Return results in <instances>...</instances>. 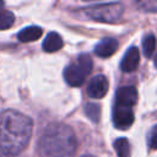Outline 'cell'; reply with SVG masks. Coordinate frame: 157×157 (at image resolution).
I'll return each instance as SVG.
<instances>
[{"label":"cell","instance_id":"obj_7","mask_svg":"<svg viewBox=\"0 0 157 157\" xmlns=\"http://www.w3.org/2000/svg\"><path fill=\"white\" fill-rule=\"evenodd\" d=\"M137 101V91L134 86L120 87L115 93V104L131 108Z\"/></svg>","mask_w":157,"mask_h":157},{"label":"cell","instance_id":"obj_5","mask_svg":"<svg viewBox=\"0 0 157 157\" xmlns=\"http://www.w3.org/2000/svg\"><path fill=\"white\" fill-rule=\"evenodd\" d=\"M112 118H113V124L117 129L125 130L130 128L134 123V112L131 108L114 104Z\"/></svg>","mask_w":157,"mask_h":157},{"label":"cell","instance_id":"obj_6","mask_svg":"<svg viewBox=\"0 0 157 157\" xmlns=\"http://www.w3.org/2000/svg\"><path fill=\"white\" fill-rule=\"evenodd\" d=\"M108 91V80L104 75H96L87 86V94L91 98H103Z\"/></svg>","mask_w":157,"mask_h":157},{"label":"cell","instance_id":"obj_1","mask_svg":"<svg viewBox=\"0 0 157 157\" xmlns=\"http://www.w3.org/2000/svg\"><path fill=\"white\" fill-rule=\"evenodd\" d=\"M33 123L29 117L15 109L0 113V151L6 156L20 155L32 136Z\"/></svg>","mask_w":157,"mask_h":157},{"label":"cell","instance_id":"obj_13","mask_svg":"<svg viewBox=\"0 0 157 157\" xmlns=\"http://www.w3.org/2000/svg\"><path fill=\"white\" fill-rule=\"evenodd\" d=\"M155 48H156V37L153 34H147L144 37V40H142V49H144V54L150 58L153 52H155Z\"/></svg>","mask_w":157,"mask_h":157},{"label":"cell","instance_id":"obj_8","mask_svg":"<svg viewBox=\"0 0 157 157\" xmlns=\"http://www.w3.org/2000/svg\"><path fill=\"white\" fill-rule=\"evenodd\" d=\"M139 61H140V54H139L137 48L130 47L120 61V69L124 72H132L137 69Z\"/></svg>","mask_w":157,"mask_h":157},{"label":"cell","instance_id":"obj_4","mask_svg":"<svg viewBox=\"0 0 157 157\" xmlns=\"http://www.w3.org/2000/svg\"><path fill=\"white\" fill-rule=\"evenodd\" d=\"M85 12L94 21L104 22V23H114L121 17L124 12V7L120 2L96 4L86 7Z\"/></svg>","mask_w":157,"mask_h":157},{"label":"cell","instance_id":"obj_16","mask_svg":"<svg viewBox=\"0 0 157 157\" xmlns=\"http://www.w3.org/2000/svg\"><path fill=\"white\" fill-rule=\"evenodd\" d=\"M147 144L152 150H157V125H153L147 135Z\"/></svg>","mask_w":157,"mask_h":157},{"label":"cell","instance_id":"obj_9","mask_svg":"<svg viewBox=\"0 0 157 157\" xmlns=\"http://www.w3.org/2000/svg\"><path fill=\"white\" fill-rule=\"evenodd\" d=\"M117 49H118V42L114 38H103L98 44H96L94 53L99 58H108L112 56Z\"/></svg>","mask_w":157,"mask_h":157},{"label":"cell","instance_id":"obj_12","mask_svg":"<svg viewBox=\"0 0 157 157\" xmlns=\"http://www.w3.org/2000/svg\"><path fill=\"white\" fill-rule=\"evenodd\" d=\"M114 150L118 157H130V145L125 137H119L114 141Z\"/></svg>","mask_w":157,"mask_h":157},{"label":"cell","instance_id":"obj_2","mask_svg":"<svg viewBox=\"0 0 157 157\" xmlns=\"http://www.w3.org/2000/svg\"><path fill=\"white\" fill-rule=\"evenodd\" d=\"M77 147L72 129L63 123L49 124L38 142L40 157H74Z\"/></svg>","mask_w":157,"mask_h":157},{"label":"cell","instance_id":"obj_17","mask_svg":"<svg viewBox=\"0 0 157 157\" xmlns=\"http://www.w3.org/2000/svg\"><path fill=\"white\" fill-rule=\"evenodd\" d=\"M2 7H4V2L0 1V10H2Z\"/></svg>","mask_w":157,"mask_h":157},{"label":"cell","instance_id":"obj_18","mask_svg":"<svg viewBox=\"0 0 157 157\" xmlns=\"http://www.w3.org/2000/svg\"><path fill=\"white\" fill-rule=\"evenodd\" d=\"M155 65H156V67H157V56H156V59H155Z\"/></svg>","mask_w":157,"mask_h":157},{"label":"cell","instance_id":"obj_19","mask_svg":"<svg viewBox=\"0 0 157 157\" xmlns=\"http://www.w3.org/2000/svg\"><path fill=\"white\" fill-rule=\"evenodd\" d=\"M82 157H92V156H82Z\"/></svg>","mask_w":157,"mask_h":157},{"label":"cell","instance_id":"obj_3","mask_svg":"<svg viewBox=\"0 0 157 157\" xmlns=\"http://www.w3.org/2000/svg\"><path fill=\"white\" fill-rule=\"evenodd\" d=\"M92 59L88 54H80L77 60L64 69V78L67 85L77 87L81 86L86 76L92 70Z\"/></svg>","mask_w":157,"mask_h":157},{"label":"cell","instance_id":"obj_11","mask_svg":"<svg viewBox=\"0 0 157 157\" xmlns=\"http://www.w3.org/2000/svg\"><path fill=\"white\" fill-rule=\"evenodd\" d=\"M42 28L38 26H29V27H25L23 29H21L18 32V39L21 42L28 43V42H34L38 38H40L42 36Z\"/></svg>","mask_w":157,"mask_h":157},{"label":"cell","instance_id":"obj_10","mask_svg":"<svg viewBox=\"0 0 157 157\" xmlns=\"http://www.w3.org/2000/svg\"><path fill=\"white\" fill-rule=\"evenodd\" d=\"M63 45H64V42H63L61 37L56 32H50L44 38L42 48L47 53H54V52H58L59 49H61Z\"/></svg>","mask_w":157,"mask_h":157},{"label":"cell","instance_id":"obj_15","mask_svg":"<svg viewBox=\"0 0 157 157\" xmlns=\"http://www.w3.org/2000/svg\"><path fill=\"white\" fill-rule=\"evenodd\" d=\"M85 112H86V114H87L93 121H97V120H98V117H99V107H98V105H96V104H93V103L86 104Z\"/></svg>","mask_w":157,"mask_h":157},{"label":"cell","instance_id":"obj_14","mask_svg":"<svg viewBox=\"0 0 157 157\" xmlns=\"http://www.w3.org/2000/svg\"><path fill=\"white\" fill-rule=\"evenodd\" d=\"M15 22V16L9 10H0V31L10 28Z\"/></svg>","mask_w":157,"mask_h":157}]
</instances>
